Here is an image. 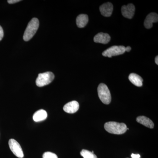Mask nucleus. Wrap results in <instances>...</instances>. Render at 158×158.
Returning <instances> with one entry per match:
<instances>
[{
    "mask_svg": "<svg viewBox=\"0 0 158 158\" xmlns=\"http://www.w3.org/2000/svg\"><path fill=\"white\" fill-rule=\"evenodd\" d=\"M135 8L132 4H129L127 6H123L122 7L121 12L124 17L129 19H131L135 15Z\"/></svg>",
    "mask_w": 158,
    "mask_h": 158,
    "instance_id": "0eeeda50",
    "label": "nucleus"
},
{
    "mask_svg": "<svg viewBox=\"0 0 158 158\" xmlns=\"http://www.w3.org/2000/svg\"><path fill=\"white\" fill-rule=\"evenodd\" d=\"M9 146L11 151L15 155L19 158H23L24 157L22 148L20 145L16 140L14 139H11L9 142Z\"/></svg>",
    "mask_w": 158,
    "mask_h": 158,
    "instance_id": "423d86ee",
    "label": "nucleus"
},
{
    "mask_svg": "<svg viewBox=\"0 0 158 158\" xmlns=\"http://www.w3.org/2000/svg\"><path fill=\"white\" fill-rule=\"evenodd\" d=\"M131 157L132 158H140V155L139 154H132L131 155Z\"/></svg>",
    "mask_w": 158,
    "mask_h": 158,
    "instance_id": "aec40b11",
    "label": "nucleus"
},
{
    "mask_svg": "<svg viewBox=\"0 0 158 158\" xmlns=\"http://www.w3.org/2000/svg\"><path fill=\"white\" fill-rule=\"evenodd\" d=\"M79 103L76 101L69 102L66 104L63 107V110L66 113H76L79 109Z\"/></svg>",
    "mask_w": 158,
    "mask_h": 158,
    "instance_id": "9d476101",
    "label": "nucleus"
},
{
    "mask_svg": "<svg viewBox=\"0 0 158 158\" xmlns=\"http://www.w3.org/2000/svg\"><path fill=\"white\" fill-rule=\"evenodd\" d=\"M20 0H9V1H8V2L9 4H12L18 2H20Z\"/></svg>",
    "mask_w": 158,
    "mask_h": 158,
    "instance_id": "6ab92c4d",
    "label": "nucleus"
},
{
    "mask_svg": "<svg viewBox=\"0 0 158 158\" xmlns=\"http://www.w3.org/2000/svg\"><path fill=\"white\" fill-rule=\"evenodd\" d=\"M136 121L138 122V123H141L144 126L149 128H153L154 127V124L153 122L149 118H148L146 116H138L136 119Z\"/></svg>",
    "mask_w": 158,
    "mask_h": 158,
    "instance_id": "f8f14e48",
    "label": "nucleus"
},
{
    "mask_svg": "<svg viewBox=\"0 0 158 158\" xmlns=\"http://www.w3.org/2000/svg\"><path fill=\"white\" fill-rule=\"evenodd\" d=\"M158 15L154 12H152L147 15L144 22V26L146 28L150 29L152 27L153 23L158 22Z\"/></svg>",
    "mask_w": 158,
    "mask_h": 158,
    "instance_id": "6e6552de",
    "label": "nucleus"
},
{
    "mask_svg": "<svg viewBox=\"0 0 158 158\" xmlns=\"http://www.w3.org/2000/svg\"><path fill=\"white\" fill-rule=\"evenodd\" d=\"M47 113L45 110H40L34 113L33 118L34 121L38 122L45 120L47 118Z\"/></svg>",
    "mask_w": 158,
    "mask_h": 158,
    "instance_id": "ddd939ff",
    "label": "nucleus"
},
{
    "mask_svg": "<svg viewBox=\"0 0 158 158\" xmlns=\"http://www.w3.org/2000/svg\"><path fill=\"white\" fill-rule=\"evenodd\" d=\"M155 62L157 65H158V56H157L155 58Z\"/></svg>",
    "mask_w": 158,
    "mask_h": 158,
    "instance_id": "4be33fe9",
    "label": "nucleus"
},
{
    "mask_svg": "<svg viewBox=\"0 0 158 158\" xmlns=\"http://www.w3.org/2000/svg\"><path fill=\"white\" fill-rule=\"evenodd\" d=\"M39 22L37 18L32 19L29 23L24 33V40L26 41L30 40L33 37L39 28Z\"/></svg>",
    "mask_w": 158,
    "mask_h": 158,
    "instance_id": "f03ea898",
    "label": "nucleus"
},
{
    "mask_svg": "<svg viewBox=\"0 0 158 158\" xmlns=\"http://www.w3.org/2000/svg\"><path fill=\"white\" fill-rule=\"evenodd\" d=\"M43 158H58L56 154L50 152H44L43 155Z\"/></svg>",
    "mask_w": 158,
    "mask_h": 158,
    "instance_id": "f3484780",
    "label": "nucleus"
},
{
    "mask_svg": "<svg viewBox=\"0 0 158 158\" xmlns=\"http://www.w3.org/2000/svg\"><path fill=\"white\" fill-rule=\"evenodd\" d=\"M113 4L110 2H107L100 6V11L103 16L105 17H110L113 13Z\"/></svg>",
    "mask_w": 158,
    "mask_h": 158,
    "instance_id": "1a4fd4ad",
    "label": "nucleus"
},
{
    "mask_svg": "<svg viewBox=\"0 0 158 158\" xmlns=\"http://www.w3.org/2000/svg\"><path fill=\"white\" fill-rule=\"evenodd\" d=\"M130 81L137 87H141L143 85V80L140 76L136 73L130 74L129 76Z\"/></svg>",
    "mask_w": 158,
    "mask_h": 158,
    "instance_id": "4468645a",
    "label": "nucleus"
},
{
    "mask_svg": "<svg viewBox=\"0 0 158 158\" xmlns=\"http://www.w3.org/2000/svg\"><path fill=\"white\" fill-rule=\"evenodd\" d=\"M55 75L51 72L39 73L36 81V84L39 87H44L50 84L53 81Z\"/></svg>",
    "mask_w": 158,
    "mask_h": 158,
    "instance_id": "20e7f679",
    "label": "nucleus"
},
{
    "mask_svg": "<svg viewBox=\"0 0 158 158\" xmlns=\"http://www.w3.org/2000/svg\"><path fill=\"white\" fill-rule=\"evenodd\" d=\"M3 37H4V31H3L2 28L0 26V41L2 39Z\"/></svg>",
    "mask_w": 158,
    "mask_h": 158,
    "instance_id": "a211bd4d",
    "label": "nucleus"
},
{
    "mask_svg": "<svg viewBox=\"0 0 158 158\" xmlns=\"http://www.w3.org/2000/svg\"><path fill=\"white\" fill-rule=\"evenodd\" d=\"M98 93L100 99L104 104H110L111 102V95L106 85L103 83L100 84L98 88Z\"/></svg>",
    "mask_w": 158,
    "mask_h": 158,
    "instance_id": "7ed1b4c3",
    "label": "nucleus"
},
{
    "mask_svg": "<svg viewBox=\"0 0 158 158\" xmlns=\"http://www.w3.org/2000/svg\"><path fill=\"white\" fill-rule=\"evenodd\" d=\"M131 50V47L128 46L127 47L125 48L126 52H129Z\"/></svg>",
    "mask_w": 158,
    "mask_h": 158,
    "instance_id": "412c9836",
    "label": "nucleus"
},
{
    "mask_svg": "<svg viewBox=\"0 0 158 158\" xmlns=\"http://www.w3.org/2000/svg\"><path fill=\"white\" fill-rule=\"evenodd\" d=\"M105 130L110 134L122 135L126 132L127 129L126 125L116 122H109L105 124Z\"/></svg>",
    "mask_w": 158,
    "mask_h": 158,
    "instance_id": "f257e3e1",
    "label": "nucleus"
},
{
    "mask_svg": "<svg viewBox=\"0 0 158 158\" xmlns=\"http://www.w3.org/2000/svg\"><path fill=\"white\" fill-rule=\"evenodd\" d=\"M111 40V37L109 34L106 33H98L94 36V40L95 43L107 44L110 42Z\"/></svg>",
    "mask_w": 158,
    "mask_h": 158,
    "instance_id": "9b49d317",
    "label": "nucleus"
},
{
    "mask_svg": "<svg viewBox=\"0 0 158 158\" xmlns=\"http://www.w3.org/2000/svg\"><path fill=\"white\" fill-rule=\"evenodd\" d=\"M88 22V16L87 15L81 14L77 18V25L79 28H84Z\"/></svg>",
    "mask_w": 158,
    "mask_h": 158,
    "instance_id": "2eb2a0df",
    "label": "nucleus"
},
{
    "mask_svg": "<svg viewBox=\"0 0 158 158\" xmlns=\"http://www.w3.org/2000/svg\"><path fill=\"white\" fill-rule=\"evenodd\" d=\"M81 156L84 158H98L95 154L86 149H83L81 152Z\"/></svg>",
    "mask_w": 158,
    "mask_h": 158,
    "instance_id": "dca6fc26",
    "label": "nucleus"
},
{
    "mask_svg": "<svg viewBox=\"0 0 158 158\" xmlns=\"http://www.w3.org/2000/svg\"><path fill=\"white\" fill-rule=\"evenodd\" d=\"M125 48L123 46H113L104 51L102 56L111 58L112 56H119L125 53Z\"/></svg>",
    "mask_w": 158,
    "mask_h": 158,
    "instance_id": "39448f33",
    "label": "nucleus"
}]
</instances>
